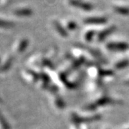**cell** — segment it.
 Wrapping results in <instances>:
<instances>
[{
    "instance_id": "cell-8",
    "label": "cell",
    "mask_w": 129,
    "mask_h": 129,
    "mask_svg": "<svg viewBox=\"0 0 129 129\" xmlns=\"http://www.w3.org/2000/svg\"><path fill=\"white\" fill-rule=\"evenodd\" d=\"M14 26H15V24L13 22L0 19V28L10 29V28H13Z\"/></svg>"
},
{
    "instance_id": "cell-11",
    "label": "cell",
    "mask_w": 129,
    "mask_h": 129,
    "mask_svg": "<svg viewBox=\"0 0 129 129\" xmlns=\"http://www.w3.org/2000/svg\"><path fill=\"white\" fill-rule=\"evenodd\" d=\"M67 27L69 30H75L77 27V25L74 21H70L67 23Z\"/></svg>"
},
{
    "instance_id": "cell-9",
    "label": "cell",
    "mask_w": 129,
    "mask_h": 129,
    "mask_svg": "<svg viewBox=\"0 0 129 129\" xmlns=\"http://www.w3.org/2000/svg\"><path fill=\"white\" fill-rule=\"evenodd\" d=\"M29 44V41L26 39H23L20 41L19 46H18V51L19 52H23Z\"/></svg>"
},
{
    "instance_id": "cell-3",
    "label": "cell",
    "mask_w": 129,
    "mask_h": 129,
    "mask_svg": "<svg viewBox=\"0 0 129 129\" xmlns=\"http://www.w3.org/2000/svg\"><path fill=\"white\" fill-rule=\"evenodd\" d=\"M107 19L104 16H93L88 17L84 20V23L88 24H103L107 23Z\"/></svg>"
},
{
    "instance_id": "cell-10",
    "label": "cell",
    "mask_w": 129,
    "mask_h": 129,
    "mask_svg": "<svg viewBox=\"0 0 129 129\" xmlns=\"http://www.w3.org/2000/svg\"><path fill=\"white\" fill-rule=\"evenodd\" d=\"M5 120L6 119L4 118V117H3L2 114H1V113H0V122H1L3 127H4V129H10V126L8 125L7 122L5 121Z\"/></svg>"
},
{
    "instance_id": "cell-5",
    "label": "cell",
    "mask_w": 129,
    "mask_h": 129,
    "mask_svg": "<svg viewBox=\"0 0 129 129\" xmlns=\"http://www.w3.org/2000/svg\"><path fill=\"white\" fill-rule=\"evenodd\" d=\"M54 26L57 32L61 36V37H68V33L67 30L64 28V26L58 21H54Z\"/></svg>"
},
{
    "instance_id": "cell-1",
    "label": "cell",
    "mask_w": 129,
    "mask_h": 129,
    "mask_svg": "<svg viewBox=\"0 0 129 129\" xmlns=\"http://www.w3.org/2000/svg\"><path fill=\"white\" fill-rule=\"evenodd\" d=\"M69 3L72 6L79 8L81 10H83L85 11H90L93 10V6L91 4L82 2L81 0H69Z\"/></svg>"
},
{
    "instance_id": "cell-7",
    "label": "cell",
    "mask_w": 129,
    "mask_h": 129,
    "mask_svg": "<svg viewBox=\"0 0 129 129\" xmlns=\"http://www.w3.org/2000/svg\"><path fill=\"white\" fill-rule=\"evenodd\" d=\"M114 10L115 12L121 15L128 16L129 15V7L122 6H116L114 7Z\"/></svg>"
},
{
    "instance_id": "cell-6",
    "label": "cell",
    "mask_w": 129,
    "mask_h": 129,
    "mask_svg": "<svg viewBox=\"0 0 129 129\" xmlns=\"http://www.w3.org/2000/svg\"><path fill=\"white\" fill-rule=\"evenodd\" d=\"M115 30H116V27L114 26L109 27V28L105 29L104 30H103L102 32H100V33L99 34V35H98V38H99V40H100V41H103V40H104V38H106L108 35H110L111 33H113Z\"/></svg>"
},
{
    "instance_id": "cell-2",
    "label": "cell",
    "mask_w": 129,
    "mask_h": 129,
    "mask_svg": "<svg viewBox=\"0 0 129 129\" xmlns=\"http://www.w3.org/2000/svg\"><path fill=\"white\" fill-rule=\"evenodd\" d=\"M107 47L113 51H124L129 48V46L127 44L123 42H111L109 43Z\"/></svg>"
},
{
    "instance_id": "cell-12",
    "label": "cell",
    "mask_w": 129,
    "mask_h": 129,
    "mask_svg": "<svg viewBox=\"0 0 129 129\" xmlns=\"http://www.w3.org/2000/svg\"><path fill=\"white\" fill-rule=\"evenodd\" d=\"M94 34H95V32L93 31V30L87 32V34H86V40H87V41H91L92 38H93V37Z\"/></svg>"
},
{
    "instance_id": "cell-4",
    "label": "cell",
    "mask_w": 129,
    "mask_h": 129,
    "mask_svg": "<svg viewBox=\"0 0 129 129\" xmlns=\"http://www.w3.org/2000/svg\"><path fill=\"white\" fill-rule=\"evenodd\" d=\"M34 12L30 8H21L17 9L14 11V14L17 16H22V17H28L33 15Z\"/></svg>"
}]
</instances>
